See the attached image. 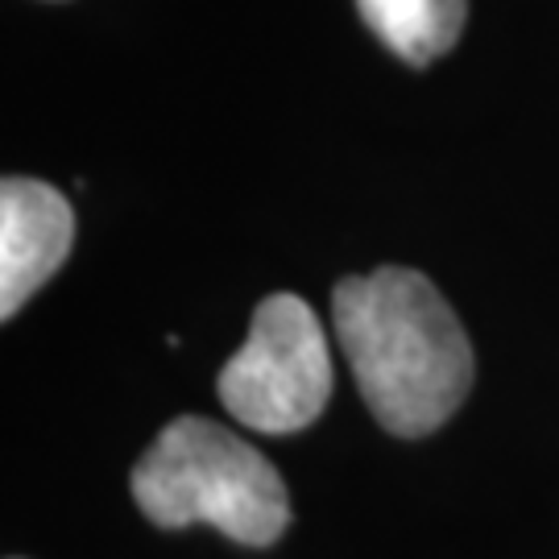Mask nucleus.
Returning <instances> with one entry per match:
<instances>
[{
    "label": "nucleus",
    "mask_w": 559,
    "mask_h": 559,
    "mask_svg": "<svg viewBox=\"0 0 559 559\" xmlns=\"http://www.w3.org/2000/svg\"><path fill=\"white\" fill-rule=\"evenodd\" d=\"M332 323L373 419L402 440L431 436L473 385V344L419 270L381 265L332 295Z\"/></svg>",
    "instance_id": "f257e3e1"
},
{
    "label": "nucleus",
    "mask_w": 559,
    "mask_h": 559,
    "mask_svg": "<svg viewBox=\"0 0 559 559\" xmlns=\"http://www.w3.org/2000/svg\"><path fill=\"white\" fill-rule=\"evenodd\" d=\"M133 498L154 526L207 522L249 547H270L290 526L278 468L249 440L200 415H182L150 443L133 468Z\"/></svg>",
    "instance_id": "f03ea898"
},
{
    "label": "nucleus",
    "mask_w": 559,
    "mask_h": 559,
    "mask_svg": "<svg viewBox=\"0 0 559 559\" xmlns=\"http://www.w3.org/2000/svg\"><path fill=\"white\" fill-rule=\"evenodd\" d=\"M228 415L261 436H290L323 415L332 394V357L316 311L299 295L258 302L249 340L221 369Z\"/></svg>",
    "instance_id": "7ed1b4c3"
},
{
    "label": "nucleus",
    "mask_w": 559,
    "mask_h": 559,
    "mask_svg": "<svg viewBox=\"0 0 559 559\" xmlns=\"http://www.w3.org/2000/svg\"><path fill=\"white\" fill-rule=\"evenodd\" d=\"M75 240V212L50 182H0V316L13 320L59 270Z\"/></svg>",
    "instance_id": "20e7f679"
},
{
    "label": "nucleus",
    "mask_w": 559,
    "mask_h": 559,
    "mask_svg": "<svg viewBox=\"0 0 559 559\" xmlns=\"http://www.w3.org/2000/svg\"><path fill=\"white\" fill-rule=\"evenodd\" d=\"M357 9L399 59L427 67L456 46L468 0H357Z\"/></svg>",
    "instance_id": "39448f33"
}]
</instances>
